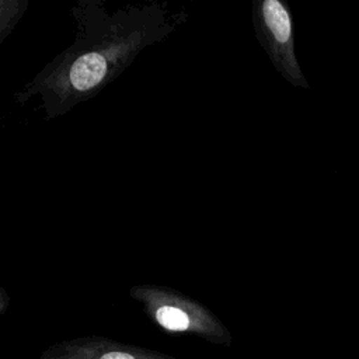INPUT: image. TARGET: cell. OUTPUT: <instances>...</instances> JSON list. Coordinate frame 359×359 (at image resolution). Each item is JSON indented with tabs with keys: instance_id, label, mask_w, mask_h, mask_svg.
I'll list each match as a JSON object with an SVG mask.
<instances>
[{
	"instance_id": "1",
	"label": "cell",
	"mask_w": 359,
	"mask_h": 359,
	"mask_svg": "<svg viewBox=\"0 0 359 359\" xmlns=\"http://www.w3.org/2000/svg\"><path fill=\"white\" fill-rule=\"evenodd\" d=\"M72 14L73 45L49 62L14 98L25 104L39 94L46 119L69 112L114 81L146 46L158 42L185 18L167 3L128 6L108 13L100 0H80Z\"/></svg>"
},
{
	"instance_id": "2",
	"label": "cell",
	"mask_w": 359,
	"mask_h": 359,
	"mask_svg": "<svg viewBox=\"0 0 359 359\" xmlns=\"http://www.w3.org/2000/svg\"><path fill=\"white\" fill-rule=\"evenodd\" d=\"M252 21L257 39L275 69L292 84L309 88L294 55L293 20L280 0H254Z\"/></svg>"
},
{
	"instance_id": "3",
	"label": "cell",
	"mask_w": 359,
	"mask_h": 359,
	"mask_svg": "<svg viewBox=\"0 0 359 359\" xmlns=\"http://www.w3.org/2000/svg\"><path fill=\"white\" fill-rule=\"evenodd\" d=\"M156 321L167 330L182 331L191 324V318L185 310L172 304H160L154 310Z\"/></svg>"
},
{
	"instance_id": "4",
	"label": "cell",
	"mask_w": 359,
	"mask_h": 359,
	"mask_svg": "<svg viewBox=\"0 0 359 359\" xmlns=\"http://www.w3.org/2000/svg\"><path fill=\"white\" fill-rule=\"evenodd\" d=\"M101 359H135V358L126 352H108Z\"/></svg>"
}]
</instances>
